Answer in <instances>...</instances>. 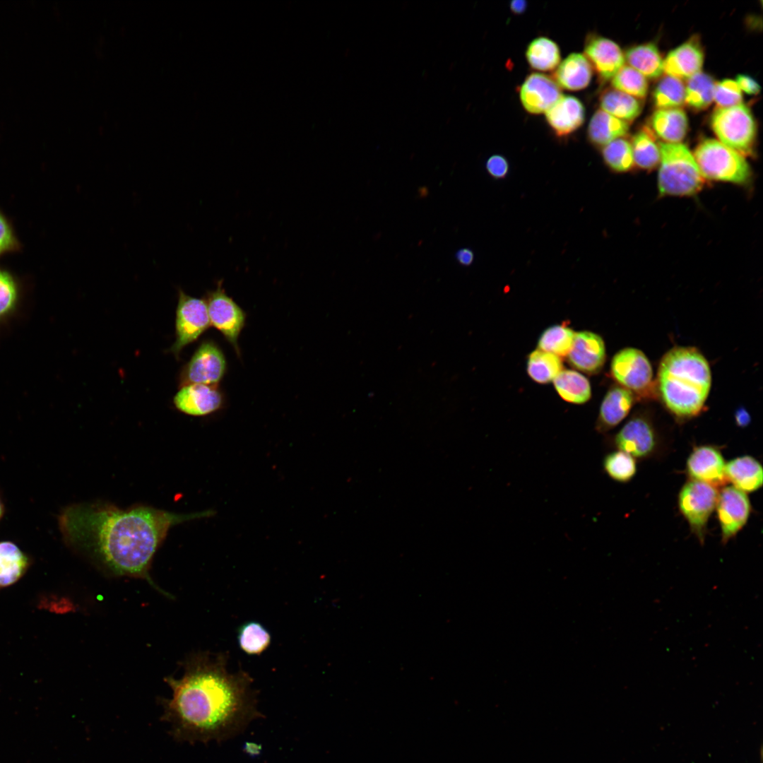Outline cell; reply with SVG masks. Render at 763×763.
Listing matches in <instances>:
<instances>
[{
  "label": "cell",
  "instance_id": "cell-1",
  "mask_svg": "<svg viewBox=\"0 0 763 763\" xmlns=\"http://www.w3.org/2000/svg\"><path fill=\"white\" fill-rule=\"evenodd\" d=\"M211 514H177L146 505L122 509L107 503H76L61 510L58 525L67 546L103 572L143 579L154 586L150 567L169 530Z\"/></svg>",
  "mask_w": 763,
  "mask_h": 763
},
{
  "label": "cell",
  "instance_id": "cell-2",
  "mask_svg": "<svg viewBox=\"0 0 763 763\" xmlns=\"http://www.w3.org/2000/svg\"><path fill=\"white\" fill-rule=\"evenodd\" d=\"M227 663L223 653H196L185 661L182 678H165L172 694L162 702V718L177 740L221 743L261 717L252 678L243 670L229 672Z\"/></svg>",
  "mask_w": 763,
  "mask_h": 763
},
{
  "label": "cell",
  "instance_id": "cell-3",
  "mask_svg": "<svg viewBox=\"0 0 763 763\" xmlns=\"http://www.w3.org/2000/svg\"><path fill=\"white\" fill-rule=\"evenodd\" d=\"M658 389L667 409L679 418L697 415L711 386V372L704 356L692 347H675L662 357Z\"/></svg>",
  "mask_w": 763,
  "mask_h": 763
},
{
  "label": "cell",
  "instance_id": "cell-4",
  "mask_svg": "<svg viewBox=\"0 0 763 763\" xmlns=\"http://www.w3.org/2000/svg\"><path fill=\"white\" fill-rule=\"evenodd\" d=\"M658 189L661 196H689L702 189V177L693 153L683 143H659Z\"/></svg>",
  "mask_w": 763,
  "mask_h": 763
},
{
  "label": "cell",
  "instance_id": "cell-5",
  "mask_svg": "<svg viewBox=\"0 0 763 763\" xmlns=\"http://www.w3.org/2000/svg\"><path fill=\"white\" fill-rule=\"evenodd\" d=\"M693 155L704 179L740 185L750 180L751 169L745 157L718 140L701 141Z\"/></svg>",
  "mask_w": 763,
  "mask_h": 763
},
{
  "label": "cell",
  "instance_id": "cell-6",
  "mask_svg": "<svg viewBox=\"0 0 763 763\" xmlns=\"http://www.w3.org/2000/svg\"><path fill=\"white\" fill-rule=\"evenodd\" d=\"M711 126L723 145L744 157L754 152L757 124L748 107L740 104L727 108H716L711 117Z\"/></svg>",
  "mask_w": 763,
  "mask_h": 763
},
{
  "label": "cell",
  "instance_id": "cell-7",
  "mask_svg": "<svg viewBox=\"0 0 763 763\" xmlns=\"http://www.w3.org/2000/svg\"><path fill=\"white\" fill-rule=\"evenodd\" d=\"M718 492L709 484L689 480L678 493L679 511L701 545L705 542L708 522L715 510Z\"/></svg>",
  "mask_w": 763,
  "mask_h": 763
},
{
  "label": "cell",
  "instance_id": "cell-8",
  "mask_svg": "<svg viewBox=\"0 0 763 763\" xmlns=\"http://www.w3.org/2000/svg\"><path fill=\"white\" fill-rule=\"evenodd\" d=\"M205 300L178 292L176 314V340L170 348L178 356L184 347L196 341L210 326Z\"/></svg>",
  "mask_w": 763,
  "mask_h": 763
},
{
  "label": "cell",
  "instance_id": "cell-9",
  "mask_svg": "<svg viewBox=\"0 0 763 763\" xmlns=\"http://www.w3.org/2000/svg\"><path fill=\"white\" fill-rule=\"evenodd\" d=\"M613 377L621 386L637 393H644L652 385L653 369L646 355L634 348L618 351L610 364Z\"/></svg>",
  "mask_w": 763,
  "mask_h": 763
},
{
  "label": "cell",
  "instance_id": "cell-10",
  "mask_svg": "<svg viewBox=\"0 0 763 763\" xmlns=\"http://www.w3.org/2000/svg\"><path fill=\"white\" fill-rule=\"evenodd\" d=\"M613 446L635 459H650L658 452L660 440L658 434L646 418L637 415L630 418L615 434Z\"/></svg>",
  "mask_w": 763,
  "mask_h": 763
},
{
  "label": "cell",
  "instance_id": "cell-11",
  "mask_svg": "<svg viewBox=\"0 0 763 763\" xmlns=\"http://www.w3.org/2000/svg\"><path fill=\"white\" fill-rule=\"evenodd\" d=\"M715 509L721 528V543L726 545L746 525L752 506L746 493L726 485L718 492Z\"/></svg>",
  "mask_w": 763,
  "mask_h": 763
},
{
  "label": "cell",
  "instance_id": "cell-12",
  "mask_svg": "<svg viewBox=\"0 0 763 763\" xmlns=\"http://www.w3.org/2000/svg\"><path fill=\"white\" fill-rule=\"evenodd\" d=\"M206 302L211 324L219 330L239 353L237 339L244 324V312L225 293L221 283H218L216 290L209 292Z\"/></svg>",
  "mask_w": 763,
  "mask_h": 763
},
{
  "label": "cell",
  "instance_id": "cell-13",
  "mask_svg": "<svg viewBox=\"0 0 763 763\" xmlns=\"http://www.w3.org/2000/svg\"><path fill=\"white\" fill-rule=\"evenodd\" d=\"M225 371V360L218 347L211 341L203 342L183 369L182 386L194 384L215 385Z\"/></svg>",
  "mask_w": 763,
  "mask_h": 763
},
{
  "label": "cell",
  "instance_id": "cell-14",
  "mask_svg": "<svg viewBox=\"0 0 763 763\" xmlns=\"http://www.w3.org/2000/svg\"><path fill=\"white\" fill-rule=\"evenodd\" d=\"M726 463L718 447L704 444L692 449L687 459L685 468L690 480L702 482L718 489L728 484Z\"/></svg>",
  "mask_w": 763,
  "mask_h": 763
},
{
  "label": "cell",
  "instance_id": "cell-15",
  "mask_svg": "<svg viewBox=\"0 0 763 763\" xmlns=\"http://www.w3.org/2000/svg\"><path fill=\"white\" fill-rule=\"evenodd\" d=\"M584 54L603 81L612 79L625 65V56L619 45L596 34L587 35Z\"/></svg>",
  "mask_w": 763,
  "mask_h": 763
},
{
  "label": "cell",
  "instance_id": "cell-16",
  "mask_svg": "<svg viewBox=\"0 0 763 763\" xmlns=\"http://www.w3.org/2000/svg\"><path fill=\"white\" fill-rule=\"evenodd\" d=\"M520 100L524 109L531 114L548 111L561 97L560 86L550 76L533 73L529 74L520 88Z\"/></svg>",
  "mask_w": 763,
  "mask_h": 763
},
{
  "label": "cell",
  "instance_id": "cell-17",
  "mask_svg": "<svg viewBox=\"0 0 763 763\" xmlns=\"http://www.w3.org/2000/svg\"><path fill=\"white\" fill-rule=\"evenodd\" d=\"M605 355L603 338L595 333L583 331L575 333L567 357L572 367L584 372L593 374L603 367Z\"/></svg>",
  "mask_w": 763,
  "mask_h": 763
},
{
  "label": "cell",
  "instance_id": "cell-18",
  "mask_svg": "<svg viewBox=\"0 0 763 763\" xmlns=\"http://www.w3.org/2000/svg\"><path fill=\"white\" fill-rule=\"evenodd\" d=\"M175 407L194 416H203L218 410L223 396L215 385L194 384L182 386L174 397Z\"/></svg>",
  "mask_w": 763,
  "mask_h": 763
},
{
  "label": "cell",
  "instance_id": "cell-19",
  "mask_svg": "<svg viewBox=\"0 0 763 763\" xmlns=\"http://www.w3.org/2000/svg\"><path fill=\"white\" fill-rule=\"evenodd\" d=\"M703 62L699 40L693 36L667 54L663 60V71L680 80L688 79L701 71Z\"/></svg>",
  "mask_w": 763,
  "mask_h": 763
},
{
  "label": "cell",
  "instance_id": "cell-20",
  "mask_svg": "<svg viewBox=\"0 0 763 763\" xmlns=\"http://www.w3.org/2000/svg\"><path fill=\"white\" fill-rule=\"evenodd\" d=\"M545 118L556 136H566L584 124L585 109L578 98L572 95H562L545 112Z\"/></svg>",
  "mask_w": 763,
  "mask_h": 763
},
{
  "label": "cell",
  "instance_id": "cell-21",
  "mask_svg": "<svg viewBox=\"0 0 763 763\" xmlns=\"http://www.w3.org/2000/svg\"><path fill=\"white\" fill-rule=\"evenodd\" d=\"M634 398L633 392L622 386L610 389L601 404L596 430L604 433L618 425L629 414Z\"/></svg>",
  "mask_w": 763,
  "mask_h": 763
},
{
  "label": "cell",
  "instance_id": "cell-22",
  "mask_svg": "<svg viewBox=\"0 0 763 763\" xmlns=\"http://www.w3.org/2000/svg\"><path fill=\"white\" fill-rule=\"evenodd\" d=\"M725 473L728 483L746 494L758 490L763 484L762 466L750 455L730 460L726 463Z\"/></svg>",
  "mask_w": 763,
  "mask_h": 763
},
{
  "label": "cell",
  "instance_id": "cell-23",
  "mask_svg": "<svg viewBox=\"0 0 763 763\" xmlns=\"http://www.w3.org/2000/svg\"><path fill=\"white\" fill-rule=\"evenodd\" d=\"M32 559L16 543L0 540V589L18 582L27 573Z\"/></svg>",
  "mask_w": 763,
  "mask_h": 763
},
{
  "label": "cell",
  "instance_id": "cell-24",
  "mask_svg": "<svg viewBox=\"0 0 763 763\" xmlns=\"http://www.w3.org/2000/svg\"><path fill=\"white\" fill-rule=\"evenodd\" d=\"M592 76L593 68L586 57L580 53H572L558 65L553 79L560 88L580 90L589 85Z\"/></svg>",
  "mask_w": 763,
  "mask_h": 763
},
{
  "label": "cell",
  "instance_id": "cell-25",
  "mask_svg": "<svg viewBox=\"0 0 763 763\" xmlns=\"http://www.w3.org/2000/svg\"><path fill=\"white\" fill-rule=\"evenodd\" d=\"M650 124L651 131L668 143H680L688 129L687 117L681 108L656 110L651 117Z\"/></svg>",
  "mask_w": 763,
  "mask_h": 763
},
{
  "label": "cell",
  "instance_id": "cell-26",
  "mask_svg": "<svg viewBox=\"0 0 763 763\" xmlns=\"http://www.w3.org/2000/svg\"><path fill=\"white\" fill-rule=\"evenodd\" d=\"M628 131L627 122L598 110L591 118L587 136L590 143L602 148L617 138H622Z\"/></svg>",
  "mask_w": 763,
  "mask_h": 763
},
{
  "label": "cell",
  "instance_id": "cell-27",
  "mask_svg": "<svg viewBox=\"0 0 763 763\" xmlns=\"http://www.w3.org/2000/svg\"><path fill=\"white\" fill-rule=\"evenodd\" d=\"M625 59L646 78H658L663 72V60L657 46L648 42L629 48Z\"/></svg>",
  "mask_w": 763,
  "mask_h": 763
},
{
  "label": "cell",
  "instance_id": "cell-28",
  "mask_svg": "<svg viewBox=\"0 0 763 763\" xmlns=\"http://www.w3.org/2000/svg\"><path fill=\"white\" fill-rule=\"evenodd\" d=\"M553 381L555 390L567 402L582 404L591 396L589 381L575 370L562 369Z\"/></svg>",
  "mask_w": 763,
  "mask_h": 763
},
{
  "label": "cell",
  "instance_id": "cell-29",
  "mask_svg": "<svg viewBox=\"0 0 763 763\" xmlns=\"http://www.w3.org/2000/svg\"><path fill=\"white\" fill-rule=\"evenodd\" d=\"M600 105L602 110L626 122L636 119L642 110L637 98L615 88H608L602 93Z\"/></svg>",
  "mask_w": 763,
  "mask_h": 763
},
{
  "label": "cell",
  "instance_id": "cell-30",
  "mask_svg": "<svg viewBox=\"0 0 763 763\" xmlns=\"http://www.w3.org/2000/svg\"><path fill=\"white\" fill-rule=\"evenodd\" d=\"M634 164L642 170H652L660 162L659 146L651 128L644 126L637 131L630 142Z\"/></svg>",
  "mask_w": 763,
  "mask_h": 763
},
{
  "label": "cell",
  "instance_id": "cell-31",
  "mask_svg": "<svg viewBox=\"0 0 763 763\" xmlns=\"http://www.w3.org/2000/svg\"><path fill=\"white\" fill-rule=\"evenodd\" d=\"M526 57L533 69L548 71L556 69L560 62L561 55L558 45L553 40L546 37H539L528 45Z\"/></svg>",
  "mask_w": 763,
  "mask_h": 763
},
{
  "label": "cell",
  "instance_id": "cell-32",
  "mask_svg": "<svg viewBox=\"0 0 763 763\" xmlns=\"http://www.w3.org/2000/svg\"><path fill=\"white\" fill-rule=\"evenodd\" d=\"M716 82L709 74L700 71L687 81L685 104L694 110L706 109L714 101Z\"/></svg>",
  "mask_w": 763,
  "mask_h": 763
},
{
  "label": "cell",
  "instance_id": "cell-33",
  "mask_svg": "<svg viewBox=\"0 0 763 763\" xmlns=\"http://www.w3.org/2000/svg\"><path fill=\"white\" fill-rule=\"evenodd\" d=\"M526 367L528 374L533 381L547 384L555 379L563 365L559 356L538 349L529 354Z\"/></svg>",
  "mask_w": 763,
  "mask_h": 763
},
{
  "label": "cell",
  "instance_id": "cell-34",
  "mask_svg": "<svg viewBox=\"0 0 763 763\" xmlns=\"http://www.w3.org/2000/svg\"><path fill=\"white\" fill-rule=\"evenodd\" d=\"M271 641L270 632L259 622H246L238 628L239 646L248 655L261 654L269 647Z\"/></svg>",
  "mask_w": 763,
  "mask_h": 763
},
{
  "label": "cell",
  "instance_id": "cell-35",
  "mask_svg": "<svg viewBox=\"0 0 763 763\" xmlns=\"http://www.w3.org/2000/svg\"><path fill=\"white\" fill-rule=\"evenodd\" d=\"M685 87L677 78L666 75L658 83L653 101L658 110L680 108L685 104Z\"/></svg>",
  "mask_w": 763,
  "mask_h": 763
},
{
  "label": "cell",
  "instance_id": "cell-36",
  "mask_svg": "<svg viewBox=\"0 0 763 763\" xmlns=\"http://www.w3.org/2000/svg\"><path fill=\"white\" fill-rule=\"evenodd\" d=\"M575 333L564 324L553 325L542 333L538 341V347L539 350L557 356H567L572 347Z\"/></svg>",
  "mask_w": 763,
  "mask_h": 763
},
{
  "label": "cell",
  "instance_id": "cell-37",
  "mask_svg": "<svg viewBox=\"0 0 763 763\" xmlns=\"http://www.w3.org/2000/svg\"><path fill=\"white\" fill-rule=\"evenodd\" d=\"M601 154L605 164L613 172H627L634 165L631 143L624 138L602 147Z\"/></svg>",
  "mask_w": 763,
  "mask_h": 763
},
{
  "label": "cell",
  "instance_id": "cell-38",
  "mask_svg": "<svg viewBox=\"0 0 763 763\" xmlns=\"http://www.w3.org/2000/svg\"><path fill=\"white\" fill-rule=\"evenodd\" d=\"M605 473L614 481L626 483L637 473L636 459L620 450L606 454L603 460Z\"/></svg>",
  "mask_w": 763,
  "mask_h": 763
},
{
  "label": "cell",
  "instance_id": "cell-39",
  "mask_svg": "<svg viewBox=\"0 0 763 763\" xmlns=\"http://www.w3.org/2000/svg\"><path fill=\"white\" fill-rule=\"evenodd\" d=\"M612 86L636 98H644L648 93V81L639 71L624 65L611 79Z\"/></svg>",
  "mask_w": 763,
  "mask_h": 763
},
{
  "label": "cell",
  "instance_id": "cell-40",
  "mask_svg": "<svg viewBox=\"0 0 763 763\" xmlns=\"http://www.w3.org/2000/svg\"><path fill=\"white\" fill-rule=\"evenodd\" d=\"M18 287L13 278L0 270V320L11 314L16 307Z\"/></svg>",
  "mask_w": 763,
  "mask_h": 763
},
{
  "label": "cell",
  "instance_id": "cell-41",
  "mask_svg": "<svg viewBox=\"0 0 763 763\" xmlns=\"http://www.w3.org/2000/svg\"><path fill=\"white\" fill-rule=\"evenodd\" d=\"M714 101L718 108H727L742 104L743 93L736 81L723 79L716 83Z\"/></svg>",
  "mask_w": 763,
  "mask_h": 763
},
{
  "label": "cell",
  "instance_id": "cell-42",
  "mask_svg": "<svg viewBox=\"0 0 763 763\" xmlns=\"http://www.w3.org/2000/svg\"><path fill=\"white\" fill-rule=\"evenodd\" d=\"M486 170L493 178H504L509 172V163L507 159L500 155H493L486 161Z\"/></svg>",
  "mask_w": 763,
  "mask_h": 763
},
{
  "label": "cell",
  "instance_id": "cell-43",
  "mask_svg": "<svg viewBox=\"0 0 763 763\" xmlns=\"http://www.w3.org/2000/svg\"><path fill=\"white\" fill-rule=\"evenodd\" d=\"M15 244V239L10 225L0 214V254L11 249Z\"/></svg>",
  "mask_w": 763,
  "mask_h": 763
},
{
  "label": "cell",
  "instance_id": "cell-44",
  "mask_svg": "<svg viewBox=\"0 0 763 763\" xmlns=\"http://www.w3.org/2000/svg\"><path fill=\"white\" fill-rule=\"evenodd\" d=\"M735 81L741 91L743 90L749 95H757L760 92L759 83L747 75H738Z\"/></svg>",
  "mask_w": 763,
  "mask_h": 763
},
{
  "label": "cell",
  "instance_id": "cell-45",
  "mask_svg": "<svg viewBox=\"0 0 763 763\" xmlns=\"http://www.w3.org/2000/svg\"><path fill=\"white\" fill-rule=\"evenodd\" d=\"M455 258L460 265L468 266L473 262L474 254L471 249L461 248L456 252Z\"/></svg>",
  "mask_w": 763,
  "mask_h": 763
},
{
  "label": "cell",
  "instance_id": "cell-46",
  "mask_svg": "<svg viewBox=\"0 0 763 763\" xmlns=\"http://www.w3.org/2000/svg\"><path fill=\"white\" fill-rule=\"evenodd\" d=\"M735 422L740 427H745L750 422V416L745 409H739L735 413Z\"/></svg>",
  "mask_w": 763,
  "mask_h": 763
},
{
  "label": "cell",
  "instance_id": "cell-47",
  "mask_svg": "<svg viewBox=\"0 0 763 763\" xmlns=\"http://www.w3.org/2000/svg\"><path fill=\"white\" fill-rule=\"evenodd\" d=\"M527 6L525 0H513L510 3L511 11L515 14H521L526 11Z\"/></svg>",
  "mask_w": 763,
  "mask_h": 763
},
{
  "label": "cell",
  "instance_id": "cell-48",
  "mask_svg": "<svg viewBox=\"0 0 763 763\" xmlns=\"http://www.w3.org/2000/svg\"><path fill=\"white\" fill-rule=\"evenodd\" d=\"M6 514V502L2 492L0 490V522Z\"/></svg>",
  "mask_w": 763,
  "mask_h": 763
}]
</instances>
